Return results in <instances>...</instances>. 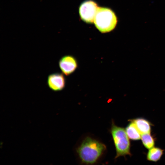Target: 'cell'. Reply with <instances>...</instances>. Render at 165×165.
<instances>
[{
  "label": "cell",
  "mask_w": 165,
  "mask_h": 165,
  "mask_svg": "<svg viewBox=\"0 0 165 165\" xmlns=\"http://www.w3.org/2000/svg\"><path fill=\"white\" fill-rule=\"evenodd\" d=\"M106 150L104 144L89 136L84 138L76 149L81 163L89 165L97 162Z\"/></svg>",
  "instance_id": "obj_1"
},
{
  "label": "cell",
  "mask_w": 165,
  "mask_h": 165,
  "mask_svg": "<svg viewBox=\"0 0 165 165\" xmlns=\"http://www.w3.org/2000/svg\"><path fill=\"white\" fill-rule=\"evenodd\" d=\"M110 132L115 146L117 159L119 157L131 156V144L125 129L116 125L112 122Z\"/></svg>",
  "instance_id": "obj_2"
},
{
  "label": "cell",
  "mask_w": 165,
  "mask_h": 165,
  "mask_svg": "<svg viewBox=\"0 0 165 165\" xmlns=\"http://www.w3.org/2000/svg\"><path fill=\"white\" fill-rule=\"evenodd\" d=\"M117 22V17L111 9L106 7H98L94 22L101 32L105 33L113 30Z\"/></svg>",
  "instance_id": "obj_3"
},
{
  "label": "cell",
  "mask_w": 165,
  "mask_h": 165,
  "mask_svg": "<svg viewBox=\"0 0 165 165\" xmlns=\"http://www.w3.org/2000/svg\"><path fill=\"white\" fill-rule=\"evenodd\" d=\"M98 7L97 4L91 0L83 2L79 8V13L81 19L88 23H92Z\"/></svg>",
  "instance_id": "obj_4"
},
{
  "label": "cell",
  "mask_w": 165,
  "mask_h": 165,
  "mask_svg": "<svg viewBox=\"0 0 165 165\" xmlns=\"http://www.w3.org/2000/svg\"><path fill=\"white\" fill-rule=\"evenodd\" d=\"M59 67L62 73L66 76L72 73L78 67L76 58L71 55L62 57L59 61Z\"/></svg>",
  "instance_id": "obj_5"
},
{
  "label": "cell",
  "mask_w": 165,
  "mask_h": 165,
  "mask_svg": "<svg viewBox=\"0 0 165 165\" xmlns=\"http://www.w3.org/2000/svg\"><path fill=\"white\" fill-rule=\"evenodd\" d=\"M47 84L50 89L54 91L62 90L65 87V78L61 73L56 72L49 75Z\"/></svg>",
  "instance_id": "obj_6"
},
{
  "label": "cell",
  "mask_w": 165,
  "mask_h": 165,
  "mask_svg": "<svg viewBox=\"0 0 165 165\" xmlns=\"http://www.w3.org/2000/svg\"><path fill=\"white\" fill-rule=\"evenodd\" d=\"M131 119L134 123L141 134L151 133L152 127L153 125L148 120L143 117Z\"/></svg>",
  "instance_id": "obj_7"
},
{
  "label": "cell",
  "mask_w": 165,
  "mask_h": 165,
  "mask_svg": "<svg viewBox=\"0 0 165 165\" xmlns=\"http://www.w3.org/2000/svg\"><path fill=\"white\" fill-rule=\"evenodd\" d=\"M125 128L126 133L129 138L133 141H138L141 139V133L134 123L131 119Z\"/></svg>",
  "instance_id": "obj_8"
},
{
  "label": "cell",
  "mask_w": 165,
  "mask_h": 165,
  "mask_svg": "<svg viewBox=\"0 0 165 165\" xmlns=\"http://www.w3.org/2000/svg\"><path fill=\"white\" fill-rule=\"evenodd\" d=\"M164 150L157 147H153L149 149L146 154L147 160L150 161L157 162L161 158Z\"/></svg>",
  "instance_id": "obj_9"
},
{
  "label": "cell",
  "mask_w": 165,
  "mask_h": 165,
  "mask_svg": "<svg viewBox=\"0 0 165 165\" xmlns=\"http://www.w3.org/2000/svg\"><path fill=\"white\" fill-rule=\"evenodd\" d=\"M141 139L143 145L147 149L152 148L155 145L156 138L150 133L142 134Z\"/></svg>",
  "instance_id": "obj_10"
}]
</instances>
